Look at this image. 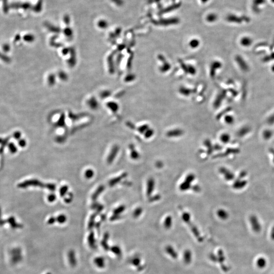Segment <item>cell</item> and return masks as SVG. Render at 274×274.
<instances>
[{
	"label": "cell",
	"instance_id": "cell-15",
	"mask_svg": "<svg viewBox=\"0 0 274 274\" xmlns=\"http://www.w3.org/2000/svg\"><path fill=\"white\" fill-rule=\"evenodd\" d=\"M189 45L192 48H196L200 45V41L198 39H192L190 42Z\"/></svg>",
	"mask_w": 274,
	"mask_h": 274
},
{
	"label": "cell",
	"instance_id": "cell-20",
	"mask_svg": "<svg viewBox=\"0 0 274 274\" xmlns=\"http://www.w3.org/2000/svg\"><path fill=\"white\" fill-rule=\"evenodd\" d=\"M179 92L182 95H185L186 96H188L191 93V90L188 88L185 87H181L180 88Z\"/></svg>",
	"mask_w": 274,
	"mask_h": 274
},
{
	"label": "cell",
	"instance_id": "cell-32",
	"mask_svg": "<svg viewBox=\"0 0 274 274\" xmlns=\"http://www.w3.org/2000/svg\"><path fill=\"white\" fill-rule=\"evenodd\" d=\"M215 19L216 16L214 15H209L207 17V20L208 21H210V22L214 21H215Z\"/></svg>",
	"mask_w": 274,
	"mask_h": 274
},
{
	"label": "cell",
	"instance_id": "cell-22",
	"mask_svg": "<svg viewBox=\"0 0 274 274\" xmlns=\"http://www.w3.org/2000/svg\"><path fill=\"white\" fill-rule=\"evenodd\" d=\"M224 121L228 124H231L234 122V118L231 115L226 116L224 118Z\"/></svg>",
	"mask_w": 274,
	"mask_h": 274
},
{
	"label": "cell",
	"instance_id": "cell-36",
	"mask_svg": "<svg viewBox=\"0 0 274 274\" xmlns=\"http://www.w3.org/2000/svg\"><path fill=\"white\" fill-rule=\"evenodd\" d=\"M55 199V197L54 195H51L49 197V201L50 202H52Z\"/></svg>",
	"mask_w": 274,
	"mask_h": 274
},
{
	"label": "cell",
	"instance_id": "cell-18",
	"mask_svg": "<svg viewBox=\"0 0 274 274\" xmlns=\"http://www.w3.org/2000/svg\"><path fill=\"white\" fill-rule=\"evenodd\" d=\"M56 220L57 221V223H59L62 224L66 222L67 220V217L64 215H60L56 218Z\"/></svg>",
	"mask_w": 274,
	"mask_h": 274
},
{
	"label": "cell",
	"instance_id": "cell-38",
	"mask_svg": "<svg viewBox=\"0 0 274 274\" xmlns=\"http://www.w3.org/2000/svg\"><path fill=\"white\" fill-rule=\"evenodd\" d=\"M193 190L195 191H198L200 190V188L198 187V186H195L193 187Z\"/></svg>",
	"mask_w": 274,
	"mask_h": 274
},
{
	"label": "cell",
	"instance_id": "cell-33",
	"mask_svg": "<svg viewBox=\"0 0 274 274\" xmlns=\"http://www.w3.org/2000/svg\"><path fill=\"white\" fill-rule=\"evenodd\" d=\"M93 171H91V170H88V171H86V173H85V176L87 178H91L92 177V176L93 175Z\"/></svg>",
	"mask_w": 274,
	"mask_h": 274
},
{
	"label": "cell",
	"instance_id": "cell-28",
	"mask_svg": "<svg viewBox=\"0 0 274 274\" xmlns=\"http://www.w3.org/2000/svg\"><path fill=\"white\" fill-rule=\"evenodd\" d=\"M205 144L206 146H207V148H208V149L209 154H211V153H212L211 152H212L213 148H212V145H211V143L210 141H209V140H206Z\"/></svg>",
	"mask_w": 274,
	"mask_h": 274
},
{
	"label": "cell",
	"instance_id": "cell-39",
	"mask_svg": "<svg viewBox=\"0 0 274 274\" xmlns=\"http://www.w3.org/2000/svg\"><path fill=\"white\" fill-rule=\"evenodd\" d=\"M270 150L271 154H272L273 156V162H274V149L271 148L270 149Z\"/></svg>",
	"mask_w": 274,
	"mask_h": 274
},
{
	"label": "cell",
	"instance_id": "cell-40",
	"mask_svg": "<svg viewBox=\"0 0 274 274\" xmlns=\"http://www.w3.org/2000/svg\"><path fill=\"white\" fill-rule=\"evenodd\" d=\"M46 274H51L50 273H47Z\"/></svg>",
	"mask_w": 274,
	"mask_h": 274
},
{
	"label": "cell",
	"instance_id": "cell-6",
	"mask_svg": "<svg viewBox=\"0 0 274 274\" xmlns=\"http://www.w3.org/2000/svg\"><path fill=\"white\" fill-rule=\"evenodd\" d=\"M109 238V235L108 233H106L104 234L103 237V239L101 241V244L102 245V247L104 249L105 251H108L110 250V247H109L108 245V240Z\"/></svg>",
	"mask_w": 274,
	"mask_h": 274
},
{
	"label": "cell",
	"instance_id": "cell-19",
	"mask_svg": "<svg viewBox=\"0 0 274 274\" xmlns=\"http://www.w3.org/2000/svg\"><path fill=\"white\" fill-rule=\"evenodd\" d=\"M170 69H171V65L167 62H165L164 65L160 67V70L162 72H166Z\"/></svg>",
	"mask_w": 274,
	"mask_h": 274
},
{
	"label": "cell",
	"instance_id": "cell-24",
	"mask_svg": "<svg viewBox=\"0 0 274 274\" xmlns=\"http://www.w3.org/2000/svg\"><path fill=\"white\" fill-rule=\"evenodd\" d=\"M149 126L147 124H144L140 126L138 129V131L141 134H144L149 129Z\"/></svg>",
	"mask_w": 274,
	"mask_h": 274
},
{
	"label": "cell",
	"instance_id": "cell-2",
	"mask_svg": "<svg viewBox=\"0 0 274 274\" xmlns=\"http://www.w3.org/2000/svg\"><path fill=\"white\" fill-rule=\"evenodd\" d=\"M219 172L223 175L224 178L228 181H231L234 179V175L231 171H229V170L226 168L221 167L219 169Z\"/></svg>",
	"mask_w": 274,
	"mask_h": 274
},
{
	"label": "cell",
	"instance_id": "cell-14",
	"mask_svg": "<svg viewBox=\"0 0 274 274\" xmlns=\"http://www.w3.org/2000/svg\"><path fill=\"white\" fill-rule=\"evenodd\" d=\"M220 138L221 141L223 143H228L230 141L231 137H230V136H229V134L224 133V134H223L221 135Z\"/></svg>",
	"mask_w": 274,
	"mask_h": 274
},
{
	"label": "cell",
	"instance_id": "cell-25",
	"mask_svg": "<svg viewBox=\"0 0 274 274\" xmlns=\"http://www.w3.org/2000/svg\"><path fill=\"white\" fill-rule=\"evenodd\" d=\"M144 136L147 139H148L151 137L154 134V131L153 129H149L144 134Z\"/></svg>",
	"mask_w": 274,
	"mask_h": 274
},
{
	"label": "cell",
	"instance_id": "cell-17",
	"mask_svg": "<svg viewBox=\"0 0 274 274\" xmlns=\"http://www.w3.org/2000/svg\"><path fill=\"white\" fill-rule=\"evenodd\" d=\"M131 158L134 159H138L139 157V154L138 152L136 150L134 149V147L133 145L131 146Z\"/></svg>",
	"mask_w": 274,
	"mask_h": 274
},
{
	"label": "cell",
	"instance_id": "cell-21",
	"mask_svg": "<svg viewBox=\"0 0 274 274\" xmlns=\"http://www.w3.org/2000/svg\"><path fill=\"white\" fill-rule=\"evenodd\" d=\"M250 131V129L249 128H243L241 129H240V131L239 132V136L240 137H243L245 136V134H247Z\"/></svg>",
	"mask_w": 274,
	"mask_h": 274
},
{
	"label": "cell",
	"instance_id": "cell-5",
	"mask_svg": "<svg viewBox=\"0 0 274 274\" xmlns=\"http://www.w3.org/2000/svg\"><path fill=\"white\" fill-rule=\"evenodd\" d=\"M87 242L89 246L92 249H95L97 248L96 240L95 239V234L93 232L90 233L87 238Z\"/></svg>",
	"mask_w": 274,
	"mask_h": 274
},
{
	"label": "cell",
	"instance_id": "cell-37",
	"mask_svg": "<svg viewBox=\"0 0 274 274\" xmlns=\"http://www.w3.org/2000/svg\"><path fill=\"white\" fill-rule=\"evenodd\" d=\"M246 175V173L245 172L241 173L240 174V178H242L244 177Z\"/></svg>",
	"mask_w": 274,
	"mask_h": 274
},
{
	"label": "cell",
	"instance_id": "cell-23",
	"mask_svg": "<svg viewBox=\"0 0 274 274\" xmlns=\"http://www.w3.org/2000/svg\"><path fill=\"white\" fill-rule=\"evenodd\" d=\"M272 131H270V130H266L265 131H264V134H263V136H264V137L265 139H267V140H268L269 139L272 137Z\"/></svg>",
	"mask_w": 274,
	"mask_h": 274
},
{
	"label": "cell",
	"instance_id": "cell-7",
	"mask_svg": "<svg viewBox=\"0 0 274 274\" xmlns=\"http://www.w3.org/2000/svg\"><path fill=\"white\" fill-rule=\"evenodd\" d=\"M183 134L182 130L180 129H174L171 130L167 133V136L169 137H178L181 136Z\"/></svg>",
	"mask_w": 274,
	"mask_h": 274
},
{
	"label": "cell",
	"instance_id": "cell-9",
	"mask_svg": "<svg viewBox=\"0 0 274 274\" xmlns=\"http://www.w3.org/2000/svg\"><path fill=\"white\" fill-rule=\"evenodd\" d=\"M247 183V182L246 180L245 181L243 180H237L234 183L233 187L236 190H241L246 186Z\"/></svg>",
	"mask_w": 274,
	"mask_h": 274
},
{
	"label": "cell",
	"instance_id": "cell-8",
	"mask_svg": "<svg viewBox=\"0 0 274 274\" xmlns=\"http://www.w3.org/2000/svg\"><path fill=\"white\" fill-rule=\"evenodd\" d=\"M250 221L253 229L256 231H259L260 229V226L256 217L255 216H252L250 217Z\"/></svg>",
	"mask_w": 274,
	"mask_h": 274
},
{
	"label": "cell",
	"instance_id": "cell-12",
	"mask_svg": "<svg viewBox=\"0 0 274 274\" xmlns=\"http://www.w3.org/2000/svg\"><path fill=\"white\" fill-rule=\"evenodd\" d=\"M217 215L219 216V218H220L222 219H227L228 216V212L223 209H220L218 211Z\"/></svg>",
	"mask_w": 274,
	"mask_h": 274
},
{
	"label": "cell",
	"instance_id": "cell-26",
	"mask_svg": "<svg viewBox=\"0 0 274 274\" xmlns=\"http://www.w3.org/2000/svg\"><path fill=\"white\" fill-rule=\"evenodd\" d=\"M195 179V176L192 174H188L187 176H186V178L185 179V181L187 182L191 183L193 182L194 180Z\"/></svg>",
	"mask_w": 274,
	"mask_h": 274
},
{
	"label": "cell",
	"instance_id": "cell-16",
	"mask_svg": "<svg viewBox=\"0 0 274 274\" xmlns=\"http://www.w3.org/2000/svg\"><path fill=\"white\" fill-rule=\"evenodd\" d=\"M220 62H213L212 65H211V76H212L213 73L215 72V69H218L219 68H220Z\"/></svg>",
	"mask_w": 274,
	"mask_h": 274
},
{
	"label": "cell",
	"instance_id": "cell-30",
	"mask_svg": "<svg viewBox=\"0 0 274 274\" xmlns=\"http://www.w3.org/2000/svg\"><path fill=\"white\" fill-rule=\"evenodd\" d=\"M188 72L190 73V74L194 75L196 73V70L195 69L194 67L191 66H189L188 67Z\"/></svg>",
	"mask_w": 274,
	"mask_h": 274
},
{
	"label": "cell",
	"instance_id": "cell-27",
	"mask_svg": "<svg viewBox=\"0 0 274 274\" xmlns=\"http://www.w3.org/2000/svg\"><path fill=\"white\" fill-rule=\"evenodd\" d=\"M165 226L167 228H170L172 224V218L170 216H168L167 217L166 220H165Z\"/></svg>",
	"mask_w": 274,
	"mask_h": 274
},
{
	"label": "cell",
	"instance_id": "cell-41",
	"mask_svg": "<svg viewBox=\"0 0 274 274\" xmlns=\"http://www.w3.org/2000/svg\"><path fill=\"white\" fill-rule=\"evenodd\" d=\"M203 1H206L207 0H203Z\"/></svg>",
	"mask_w": 274,
	"mask_h": 274
},
{
	"label": "cell",
	"instance_id": "cell-3",
	"mask_svg": "<svg viewBox=\"0 0 274 274\" xmlns=\"http://www.w3.org/2000/svg\"><path fill=\"white\" fill-rule=\"evenodd\" d=\"M155 187V181L153 178H149L147 182L146 194L150 197L154 191Z\"/></svg>",
	"mask_w": 274,
	"mask_h": 274
},
{
	"label": "cell",
	"instance_id": "cell-10",
	"mask_svg": "<svg viewBox=\"0 0 274 274\" xmlns=\"http://www.w3.org/2000/svg\"><path fill=\"white\" fill-rule=\"evenodd\" d=\"M240 43L242 46H243L246 47H248L250 45H251L252 43V40L249 37H244V38H242L241 41H240Z\"/></svg>",
	"mask_w": 274,
	"mask_h": 274
},
{
	"label": "cell",
	"instance_id": "cell-4",
	"mask_svg": "<svg viewBox=\"0 0 274 274\" xmlns=\"http://www.w3.org/2000/svg\"><path fill=\"white\" fill-rule=\"evenodd\" d=\"M93 262L95 265L100 269H103L105 266V259L102 256L95 257L93 260Z\"/></svg>",
	"mask_w": 274,
	"mask_h": 274
},
{
	"label": "cell",
	"instance_id": "cell-34",
	"mask_svg": "<svg viewBox=\"0 0 274 274\" xmlns=\"http://www.w3.org/2000/svg\"><path fill=\"white\" fill-rule=\"evenodd\" d=\"M55 221H56V218H54V217H51L49 219H48V224H54V223H55Z\"/></svg>",
	"mask_w": 274,
	"mask_h": 274
},
{
	"label": "cell",
	"instance_id": "cell-31",
	"mask_svg": "<svg viewBox=\"0 0 274 274\" xmlns=\"http://www.w3.org/2000/svg\"><path fill=\"white\" fill-rule=\"evenodd\" d=\"M124 210V206H121V207H119L115 211H114V213L116 215L117 214H120V213L123 212V211Z\"/></svg>",
	"mask_w": 274,
	"mask_h": 274
},
{
	"label": "cell",
	"instance_id": "cell-11",
	"mask_svg": "<svg viewBox=\"0 0 274 274\" xmlns=\"http://www.w3.org/2000/svg\"><path fill=\"white\" fill-rule=\"evenodd\" d=\"M110 250L117 256H120L121 255V250L119 246H118L117 245H114L110 247Z\"/></svg>",
	"mask_w": 274,
	"mask_h": 274
},
{
	"label": "cell",
	"instance_id": "cell-13",
	"mask_svg": "<svg viewBox=\"0 0 274 274\" xmlns=\"http://www.w3.org/2000/svg\"><path fill=\"white\" fill-rule=\"evenodd\" d=\"M191 187V183L187 182L185 181L183 182L180 185V190L181 191H186L187 190H189Z\"/></svg>",
	"mask_w": 274,
	"mask_h": 274
},
{
	"label": "cell",
	"instance_id": "cell-29",
	"mask_svg": "<svg viewBox=\"0 0 274 274\" xmlns=\"http://www.w3.org/2000/svg\"><path fill=\"white\" fill-rule=\"evenodd\" d=\"M142 212V209L141 208H138L136 209V210L134 211V217H138V216H140Z\"/></svg>",
	"mask_w": 274,
	"mask_h": 274
},
{
	"label": "cell",
	"instance_id": "cell-35",
	"mask_svg": "<svg viewBox=\"0 0 274 274\" xmlns=\"http://www.w3.org/2000/svg\"><path fill=\"white\" fill-rule=\"evenodd\" d=\"M68 190V187H67L66 186H65V187H63L62 190H60V194L62 195H65V192H66Z\"/></svg>",
	"mask_w": 274,
	"mask_h": 274
},
{
	"label": "cell",
	"instance_id": "cell-1",
	"mask_svg": "<svg viewBox=\"0 0 274 274\" xmlns=\"http://www.w3.org/2000/svg\"><path fill=\"white\" fill-rule=\"evenodd\" d=\"M68 259L69 261V264L72 267H76L77 264V260L76 258V253L74 250H70L68 253Z\"/></svg>",
	"mask_w": 274,
	"mask_h": 274
}]
</instances>
